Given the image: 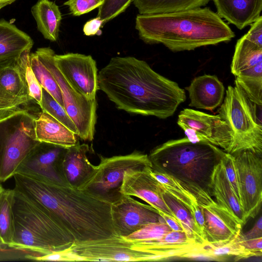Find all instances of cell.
Here are the masks:
<instances>
[{
  "label": "cell",
  "instance_id": "cell-38",
  "mask_svg": "<svg viewBox=\"0 0 262 262\" xmlns=\"http://www.w3.org/2000/svg\"><path fill=\"white\" fill-rule=\"evenodd\" d=\"M104 0H68L63 5L68 6L74 16H80L99 8Z\"/></svg>",
  "mask_w": 262,
  "mask_h": 262
},
{
  "label": "cell",
  "instance_id": "cell-44",
  "mask_svg": "<svg viewBox=\"0 0 262 262\" xmlns=\"http://www.w3.org/2000/svg\"><path fill=\"white\" fill-rule=\"evenodd\" d=\"M243 246L247 250L254 253L257 256L262 255V237L256 238L245 239L242 237Z\"/></svg>",
  "mask_w": 262,
  "mask_h": 262
},
{
  "label": "cell",
  "instance_id": "cell-11",
  "mask_svg": "<svg viewBox=\"0 0 262 262\" xmlns=\"http://www.w3.org/2000/svg\"><path fill=\"white\" fill-rule=\"evenodd\" d=\"M233 156L240 203L246 221L254 218L262 202V159L249 150Z\"/></svg>",
  "mask_w": 262,
  "mask_h": 262
},
{
  "label": "cell",
  "instance_id": "cell-36",
  "mask_svg": "<svg viewBox=\"0 0 262 262\" xmlns=\"http://www.w3.org/2000/svg\"><path fill=\"white\" fill-rule=\"evenodd\" d=\"M134 0H104L98 8L97 16L105 23L123 12Z\"/></svg>",
  "mask_w": 262,
  "mask_h": 262
},
{
  "label": "cell",
  "instance_id": "cell-33",
  "mask_svg": "<svg viewBox=\"0 0 262 262\" xmlns=\"http://www.w3.org/2000/svg\"><path fill=\"white\" fill-rule=\"evenodd\" d=\"M40 108L41 111L46 112L64 125L78 136L77 128L64 107L43 89Z\"/></svg>",
  "mask_w": 262,
  "mask_h": 262
},
{
  "label": "cell",
  "instance_id": "cell-2",
  "mask_svg": "<svg viewBox=\"0 0 262 262\" xmlns=\"http://www.w3.org/2000/svg\"><path fill=\"white\" fill-rule=\"evenodd\" d=\"M14 188L49 211L74 241L116 235L111 204L77 188L40 181L15 173Z\"/></svg>",
  "mask_w": 262,
  "mask_h": 262
},
{
  "label": "cell",
  "instance_id": "cell-21",
  "mask_svg": "<svg viewBox=\"0 0 262 262\" xmlns=\"http://www.w3.org/2000/svg\"><path fill=\"white\" fill-rule=\"evenodd\" d=\"M217 14L242 30L261 15L262 0H213Z\"/></svg>",
  "mask_w": 262,
  "mask_h": 262
},
{
  "label": "cell",
  "instance_id": "cell-15",
  "mask_svg": "<svg viewBox=\"0 0 262 262\" xmlns=\"http://www.w3.org/2000/svg\"><path fill=\"white\" fill-rule=\"evenodd\" d=\"M111 215L116 234L125 237L153 223H165L159 211L131 196L122 195L111 204Z\"/></svg>",
  "mask_w": 262,
  "mask_h": 262
},
{
  "label": "cell",
  "instance_id": "cell-28",
  "mask_svg": "<svg viewBox=\"0 0 262 262\" xmlns=\"http://www.w3.org/2000/svg\"><path fill=\"white\" fill-rule=\"evenodd\" d=\"M242 237L241 231L229 240L215 244H206L205 249L207 258L222 260L227 256H233L234 260L238 261L257 256L254 253L245 248L242 242Z\"/></svg>",
  "mask_w": 262,
  "mask_h": 262
},
{
  "label": "cell",
  "instance_id": "cell-13",
  "mask_svg": "<svg viewBox=\"0 0 262 262\" xmlns=\"http://www.w3.org/2000/svg\"><path fill=\"white\" fill-rule=\"evenodd\" d=\"M67 148L40 142L23 160L15 173L52 184L70 186L62 169Z\"/></svg>",
  "mask_w": 262,
  "mask_h": 262
},
{
  "label": "cell",
  "instance_id": "cell-37",
  "mask_svg": "<svg viewBox=\"0 0 262 262\" xmlns=\"http://www.w3.org/2000/svg\"><path fill=\"white\" fill-rule=\"evenodd\" d=\"M27 105L24 101L14 98L8 94L0 86V119L24 108Z\"/></svg>",
  "mask_w": 262,
  "mask_h": 262
},
{
  "label": "cell",
  "instance_id": "cell-32",
  "mask_svg": "<svg viewBox=\"0 0 262 262\" xmlns=\"http://www.w3.org/2000/svg\"><path fill=\"white\" fill-rule=\"evenodd\" d=\"M30 58L31 68L39 84L63 107L61 90L52 73L41 62L35 52L30 54Z\"/></svg>",
  "mask_w": 262,
  "mask_h": 262
},
{
  "label": "cell",
  "instance_id": "cell-34",
  "mask_svg": "<svg viewBox=\"0 0 262 262\" xmlns=\"http://www.w3.org/2000/svg\"><path fill=\"white\" fill-rule=\"evenodd\" d=\"M30 50H26L19 56L25 80L29 90V96L40 108L42 88L39 84L33 71L30 63Z\"/></svg>",
  "mask_w": 262,
  "mask_h": 262
},
{
  "label": "cell",
  "instance_id": "cell-35",
  "mask_svg": "<svg viewBox=\"0 0 262 262\" xmlns=\"http://www.w3.org/2000/svg\"><path fill=\"white\" fill-rule=\"evenodd\" d=\"M171 231V229L165 223L157 222L149 224L124 237L134 242L143 241L160 237Z\"/></svg>",
  "mask_w": 262,
  "mask_h": 262
},
{
  "label": "cell",
  "instance_id": "cell-1",
  "mask_svg": "<svg viewBox=\"0 0 262 262\" xmlns=\"http://www.w3.org/2000/svg\"><path fill=\"white\" fill-rule=\"evenodd\" d=\"M99 89L127 113L165 119L186 99L178 84L134 57H115L98 74Z\"/></svg>",
  "mask_w": 262,
  "mask_h": 262
},
{
  "label": "cell",
  "instance_id": "cell-47",
  "mask_svg": "<svg viewBox=\"0 0 262 262\" xmlns=\"http://www.w3.org/2000/svg\"><path fill=\"white\" fill-rule=\"evenodd\" d=\"M16 0H0V5L2 6L3 7L10 5L13 2H14Z\"/></svg>",
  "mask_w": 262,
  "mask_h": 262
},
{
  "label": "cell",
  "instance_id": "cell-48",
  "mask_svg": "<svg viewBox=\"0 0 262 262\" xmlns=\"http://www.w3.org/2000/svg\"><path fill=\"white\" fill-rule=\"evenodd\" d=\"M4 188L3 187V186H2V185L1 184V182H0V195L2 192V191L3 190Z\"/></svg>",
  "mask_w": 262,
  "mask_h": 262
},
{
  "label": "cell",
  "instance_id": "cell-29",
  "mask_svg": "<svg viewBox=\"0 0 262 262\" xmlns=\"http://www.w3.org/2000/svg\"><path fill=\"white\" fill-rule=\"evenodd\" d=\"M14 190L4 189L0 195V248H10L14 232Z\"/></svg>",
  "mask_w": 262,
  "mask_h": 262
},
{
  "label": "cell",
  "instance_id": "cell-41",
  "mask_svg": "<svg viewBox=\"0 0 262 262\" xmlns=\"http://www.w3.org/2000/svg\"><path fill=\"white\" fill-rule=\"evenodd\" d=\"M104 23L99 16L88 21L83 26V32L86 36L100 35L102 33L101 28Z\"/></svg>",
  "mask_w": 262,
  "mask_h": 262
},
{
  "label": "cell",
  "instance_id": "cell-9",
  "mask_svg": "<svg viewBox=\"0 0 262 262\" xmlns=\"http://www.w3.org/2000/svg\"><path fill=\"white\" fill-rule=\"evenodd\" d=\"M151 167L146 154L134 151L123 156L100 157V162L78 187L111 204L122 195L120 190L124 174L130 169Z\"/></svg>",
  "mask_w": 262,
  "mask_h": 262
},
{
  "label": "cell",
  "instance_id": "cell-7",
  "mask_svg": "<svg viewBox=\"0 0 262 262\" xmlns=\"http://www.w3.org/2000/svg\"><path fill=\"white\" fill-rule=\"evenodd\" d=\"M36 116L24 108L0 119V182L13 177L30 151L40 142L36 137Z\"/></svg>",
  "mask_w": 262,
  "mask_h": 262
},
{
  "label": "cell",
  "instance_id": "cell-10",
  "mask_svg": "<svg viewBox=\"0 0 262 262\" xmlns=\"http://www.w3.org/2000/svg\"><path fill=\"white\" fill-rule=\"evenodd\" d=\"M35 52L57 81L61 90L63 107L77 128L78 137L84 141H93L97 119L96 99L87 98L69 85L55 64V53L51 48H39Z\"/></svg>",
  "mask_w": 262,
  "mask_h": 262
},
{
  "label": "cell",
  "instance_id": "cell-6",
  "mask_svg": "<svg viewBox=\"0 0 262 262\" xmlns=\"http://www.w3.org/2000/svg\"><path fill=\"white\" fill-rule=\"evenodd\" d=\"M261 108V105L249 99L238 85L228 86L218 112L232 132L229 154L247 150L262 157Z\"/></svg>",
  "mask_w": 262,
  "mask_h": 262
},
{
  "label": "cell",
  "instance_id": "cell-27",
  "mask_svg": "<svg viewBox=\"0 0 262 262\" xmlns=\"http://www.w3.org/2000/svg\"><path fill=\"white\" fill-rule=\"evenodd\" d=\"M210 0H134L140 14L173 12L200 8Z\"/></svg>",
  "mask_w": 262,
  "mask_h": 262
},
{
  "label": "cell",
  "instance_id": "cell-14",
  "mask_svg": "<svg viewBox=\"0 0 262 262\" xmlns=\"http://www.w3.org/2000/svg\"><path fill=\"white\" fill-rule=\"evenodd\" d=\"M55 64L69 85L87 98L96 99L99 89L98 70L91 55L69 53L54 56Z\"/></svg>",
  "mask_w": 262,
  "mask_h": 262
},
{
  "label": "cell",
  "instance_id": "cell-45",
  "mask_svg": "<svg viewBox=\"0 0 262 262\" xmlns=\"http://www.w3.org/2000/svg\"><path fill=\"white\" fill-rule=\"evenodd\" d=\"M245 239L256 238L262 237V217L260 216L254 226L248 232L243 233Z\"/></svg>",
  "mask_w": 262,
  "mask_h": 262
},
{
  "label": "cell",
  "instance_id": "cell-49",
  "mask_svg": "<svg viewBox=\"0 0 262 262\" xmlns=\"http://www.w3.org/2000/svg\"><path fill=\"white\" fill-rule=\"evenodd\" d=\"M2 8H3V7L2 6L0 5V10H1Z\"/></svg>",
  "mask_w": 262,
  "mask_h": 262
},
{
  "label": "cell",
  "instance_id": "cell-46",
  "mask_svg": "<svg viewBox=\"0 0 262 262\" xmlns=\"http://www.w3.org/2000/svg\"><path fill=\"white\" fill-rule=\"evenodd\" d=\"M159 213L163 218L165 223L170 227L172 231L185 232L181 224L170 216L159 211Z\"/></svg>",
  "mask_w": 262,
  "mask_h": 262
},
{
  "label": "cell",
  "instance_id": "cell-30",
  "mask_svg": "<svg viewBox=\"0 0 262 262\" xmlns=\"http://www.w3.org/2000/svg\"><path fill=\"white\" fill-rule=\"evenodd\" d=\"M163 197L168 207L185 229L186 233L196 241L202 244H206L195 225L190 211L179 200L165 191L163 194Z\"/></svg>",
  "mask_w": 262,
  "mask_h": 262
},
{
  "label": "cell",
  "instance_id": "cell-22",
  "mask_svg": "<svg viewBox=\"0 0 262 262\" xmlns=\"http://www.w3.org/2000/svg\"><path fill=\"white\" fill-rule=\"evenodd\" d=\"M89 150L87 144H76L68 147L63 162L64 177L70 187L77 188L83 183L95 168L89 160L86 154Z\"/></svg>",
  "mask_w": 262,
  "mask_h": 262
},
{
  "label": "cell",
  "instance_id": "cell-5",
  "mask_svg": "<svg viewBox=\"0 0 262 262\" xmlns=\"http://www.w3.org/2000/svg\"><path fill=\"white\" fill-rule=\"evenodd\" d=\"M14 190V232L10 248L27 250L41 255L64 251L74 242L47 210Z\"/></svg>",
  "mask_w": 262,
  "mask_h": 262
},
{
  "label": "cell",
  "instance_id": "cell-43",
  "mask_svg": "<svg viewBox=\"0 0 262 262\" xmlns=\"http://www.w3.org/2000/svg\"><path fill=\"white\" fill-rule=\"evenodd\" d=\"M189 210L193 216L195 225L199 230L204 241L206 243L204 239L205 224L204 216L201 208L196 201L192 205Z\"/></svg>",
  "mask_w": 262,
  "mask_h": 262
},
{
  "label": "cell",
  "instance_id": "cell-16",
  "mask_svg": "<svg viewBox=\"0 0 262 262\" xmlns=\"http://www.w3.org/2000/svg\"><path fill=\"white\" fill-rule=\"evenodd\" d=\"M204 219L206 243L215 244L232 238L243 227L230 213L214 201L208 192L195 197Z\"/></svg>",
  "mask_w": 262,
  "mask_h": 262
},
{
  "label": "cell",
  "instance_id": "cell-23",
  "mask_svg": "<svg viewBox=\"0 0 262 262\" xmlns=\"http://www.w3.org/2000/svg\"><path fill=\"white\" fill-rule=\"evenodd\" d=\"M35 130L36 138L40 142L69 147L78 141L77 135L41 110L36 116Z\"/></svg>",
  "mask_w": 262,
  "mask_h": 262
},
{
  "label": "cell",
  "instance_id": "cell-39",
  "mask_svg": "<svg viewBox=\"0 0 262 262\" xmlns=\"http://www.w3.org/2000/svg\"><path fill=\"white\" fill-rule=\"evenodd\" d=\"M41 255L37 252L13 248H0V261L32 260Z\"/></svg>",
  "mask_w": 262,
  "mask_h": 262
},
{
  "label": "cell",
  "instance_id": "cell-18",
  "mask_svg": "<svg viewBox=\"0 0 262 262\" xmlns=\"http://www.w3.org/2000/svg\"><path fill=\"white\" fill-rule=\"evenodd\" d=\"M231 73L239 82L262 83V46L244 35L236 44Z\"/></svg>",
  "mask_w": 262,
  "mask_h": 262
},
{
  "label": "cell",
  "instance_id": "cell-3",
  "mask_svg": "<svg viewBox=\"0 0 262 262\" xmlns=\"http://www.w3.org/2000/svg\"><path fill=\"white\" fill-rule=\"evenodd\" d=\"M135 27L145 42L162 43L173 52L229 41L235 36L221 17L208 8L139 14Z\"/></svg>",
  "mask_w": 262,
  "mask_h": 262
},
{
  "label": "cell",
  "instance_id": "cell-40",
  "mask_svg": "<svg viewBox=\"0 0 262 262\" xmlns=\"http://www.w3.org/2000/svg\"><path fill=\"white\" fill-rule=\"evenodd\" d=\"M222 162L228 180L235 194L239 199L237 185L233 166V156L226 152L222 158Z\"/></svg>",
  "mask_w": 262,
  "mask_h": 262
},
{
  "label": "cell",
  "instance_id": "cell-20",
  "mask_svg": "<svg viewBox=\"0 0 262 262\" xmlns=\"http://www.w3.org/2000/svg\"><path fill=\"white\" fill-rule=\"evenodd\" d=\"M222 158L215 165L211 174L209 185V193L214 196L216 202L220 206L226 209L244 226L247 221L239 200L227 177Z\"/></svg>",
  "mask_w": 262,
  "mask_h": 262
},
{
  "label": "cell",
  "instance_id": "cell-24",
  "mask_svg": "<svg viewBox=\"0 0 262 262\" xmlns=\"http://www.w3.org/2000/svg\"><path fill=\"white\" fill-rule=\"evenodd\" d=\"M19 56L0 62V86L8 94L28 105L34 101L29 96Z\"/></svg>",
  "mask_w": 262,
  "mask_h": 262
},
{
  "label": "cell",
  "instance_id": "cell-12",
  "mask_svg": "<svg viewBox=\"0 0 262 262\" xmlns=\"http://www.w3.org/2000/svg\"><path fill=\"white\" fill-rule=\"evenodd\" d=\"M177 124L190 141L209 143L230 153L233 143L232 132L219 115L185 108L179 114Z\"/></svg>",
  "mask_w": 262,
  "mask_h": 262
},
{
  "label": "cell",
  "instance_id": "cell-42",
  "mask_svg": "<svg viewBox=\"0 0 262 262\" xmlns=\"http://www.w3.org/2000/svg\"><path fill=\"white\" fill-rule=\"evenodd\" d=\"M248 38L262 46V17L260 16L252 23L248 33L245 34Z\"/></svg>",
  "mask_w": 262,
  "mask_h": 262
},
{
  "label": "cell",
  "instance_id": "cell-26",
  "mask_svg": "<svg viewBox=\"0 0 262 262\" xmlns=\"http://www.w3.org/2000/svg\"><path fill=\"white\" fill-rule=\"evenodd\" d=\"M37 30L43 37L56 41L58 37L62 16L59 7L50 0H38L31 8Z\"/></svg>",
  "mask_w": 262,
  "mask_h": 262
},
{
  "label": "cell",
  "instance_id": "cell-31",
  "mask_svg": "<svg viewBox=\"0 0 262 262\" xmlns=\"http://www.w3.org/2000/svg\"><path fill=\"white\" fill-rule=\"evenodd\" d=\"M150 173L161 184L166 192L179 200L189 210L196 201L191 192L171 176L152 169Z\"/></svg>",
  "mask_w": 262,
  "mask_h": 262
},
{
  "label": "cell",
  "instance_id": "cell-4",
  "mask_svg": "<svg viewBox=\"0 0 262 262\" xmlns=\"http://www.w3.org/2000/svg\"><path fill=\"white\" fill-rule=\"evenodd\" d=\"M225 152L209 143H193L184 138L157 146L148 157L153 170L171 176L182 183L199 186L209 193L214 167Z\"/></svg>",
  "mask_w": 262,
  "mask_h": 262
},
{
  "label": "cell",
  "instance_id": "cell-19",
  "mask_svg": "<svg viewBox=\"0 0 262 262\" xmlns=\"http://www.w3.org/2000/svg\"><path fill=\"white\" fill-rule=\"evenodd\" d=\"M185 89L189 93L190 107L212 111L223 102L225 88L215 75L196 77Z\"/></svg>",
  "mask_w": 262,
  "mask_h": 262
},
{
  "label": "cell",
  "instance_id": "cell-8",
  "mask_svg": "<svg viewBox=\"0 0 262 262\" xmlns=\"http://www.w3.org/2000/svg\"><path fill=\"white\" fill-rule=\"evenodd\" d=\"M35 261H154L151 253L138 242L124 237L74 241L66 250L36 257Z\"/></svg>",
  "mask_w": 262,
  "mask_h": 262
},
{
  "label": "cell",
  "instance_id": "cell-17",
  "mask_svg": "<svg viewBox=\"0 0 262 262\" xmlns=\"http://www.w3.org/2000/svg\"><path fill=\"white\" fill-rule=\"evenodd\" d=\"M151 167H148L126 171L121 187L122 194L139 198L159 211L178 221L165 202L163 197L165 190L151 174Z\"/></svg>",
  "mask_w": 262,
  "mask_h": 262
},
{
  "label": "cell",
  "instance_id": "cell-25",
  "mask_svg": "<svg viewBox=\"0 0 262 262\" xmlns=\"http://www.w3.org/2000/svg\"><path fill=\"white\" fill-rule=\"evenodd\" d=\"M33 44V40L27 33L5 19H0V62L31 50Z\"/></svg>",
  "mask_w": 262,
  "mask_h": 262
}]
</instances>
